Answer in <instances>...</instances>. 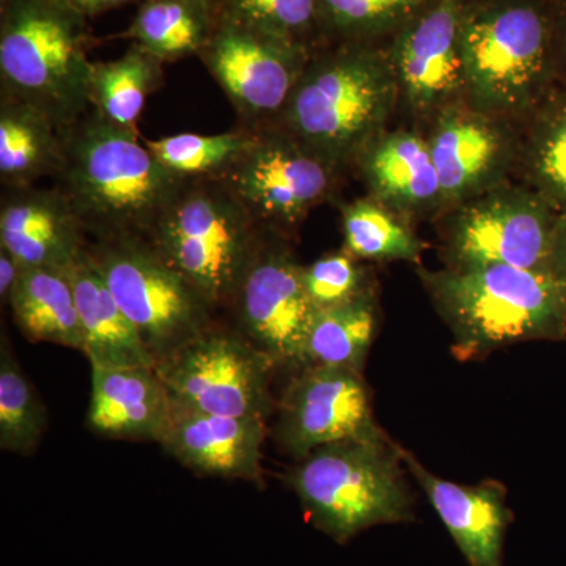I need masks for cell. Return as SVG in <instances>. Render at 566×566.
I'll return each instance as SVG.
<instances>
[{
	"label": "cell",
	"instance_id": "obj_1",
	"mask_svg": "<svg viewBox=\"0 0 566 566\" xmlns=\"http://www.w3.org/2000/svg\"><path fill=\"white\" fill-rule=\"evenodd\" d=\"M63 137L65 156L54 186L88 241L147 240L185 181L156 161L139 133L114 125L93 107L63 129Z\"/></svg>",
	"mask_w": 566,
	"mask_h": 566
},
{
	"label": "cell",
	"instance_id": "obj_2",
	"mask_svg": "<svg viewBox=\"0 0 566 566\" xmlns=\"http://www.w3.org/2000/svg\"><path fill=\"white\" fill-rule=\"evenodd\" d=\"M398 103L386 44H324L312 54L275 126L342 172L385 132Z\"/></svg>",
	"mask_w": 566,
	"mask_h": 566
},
{
	"label": "cell",
	"instance_id": "obj_3",
	"mask_svg": "<svg viewBox=\"0 0 566 566\" xmlns=\"http://www.w3.org/2000/svg\"><path fill=\"white\" fill-rule=\"evenodd\" d=\"M416 273L453 335L458 360H476L524 342L566 338V300L543 271L491 264Z\"/></svg>",
	"mask_w": 566,
	"mask_h": 566
},
{
	"label": "cell",
	"instance_id": "obj_4",
	"mask_svg": "<svg viewBox=\"0 0 566 566\" xmlns=\"http://www.w3.org/2000/svg\"><path fill=\"white\" fill-rule=\"evenodd\" d=\"M464 102L523 123L557 87L556 0H472Z\"/></svg>",
	"mask_w": 566,
	"mask_h": 566
},
{
	"label": "cell",
	"instance_id": "obj_5",
	"mask_svg": "<svg viewBox=\"0 0 566 566\" xmlns=\"http://www.w3.org/2000/svg\"><path fill=\"white\" fill-rule=\"evenodd\" d=\"M308 523L338 545L382 524L416 521L398 442L386 431L319 447L286 475Z\"/></svg>",
	"mask_w": 566,
	"mask_h": 566
},
{
	"label": "cell",
	"instance_id": "obj_6",
	"mask_svg": "<svg viewBox=\"0 0 566 566\" xmlns=\"http://www.w3.org/2000/svg\"><path fill=\"white\" fill-rule=\"evenodd\" d=\"M87 21L61 0L0 3V93L69 128L92 107Z\"/></svg>",
	"mask_w": 566,
	"mask_h": 566
},
{
	"label": "cell",
	"instance_id": "obj_7",
	"mask_svg": "<svg viewBox=\"0 0 566 566\" xmlns=\"http://www.w3.org/2000/svg\"><path fill=\"white\" fill-rule=\"evenodd\" d=\"M268 230L223 180L185 181L148 234L153 251L211 307H232Z\"/></svg>",
	"mask_w": 566,
	"mask_h": 566
},
{
	"label": "cell",
	"instance_id": "obj_8",
	"mask_svg": "<svg viewBox=\"0 0 566 566\" xmlns=\"http://www.w3.org/2000/svg\"><path fill=\"white\" fill-rule=\"evenodd\" d=\"M560 214L524 182L505 181L444 211L446 268L505 266L547 273Z\"/></svg>",
	"mask_w": 566,
	"mask_h": 566
},
{
	"label": "cell",
	"instance_id": "obj_9",
	"mask_svg": "<svg viewBox=\"0 0 566 566\" xmlns=\"http://www.w3.org/2000/svg\"><path fill=\"white\" fill-rule=\"evenodd\" d=\"M104 282L155 363L214 326V308L144 240L88 243Z\"/></svg>",
	"mask_w": 566,
	"mask_h": 566
},
{
	"label": "cell",
	"instance_id": "obj_10",
	"mask_svg": "<svg viewBox=\"0 0 566 566\" xmlns=\"http://www.w3.org/2000/svg\"><path fill=\"white\" fill-rule=\"evenodd\" d=\"M155 368L175 403L264 420L273 411L271 381L277 367L240 331L212 326L158 360Z\"/></svg>",
	"mask_w": 566,
	"mask_h": 566
},
{
	"label": "cell",
	"instance_id": "obj_11",
	"mask_svg": "<svg viewBox=\"0 0 566 566\" xmlns=\"http://www.w3.org/2000/svg\"><path fill=\"white\" fill-rule=\"evenodd\" d=\"M314 50L219 13L199 54L226 93L240 126L260 129L281 118Z\"/></svg>",
	"mask_w": 566,
	"mask_h": 566
},
{
	"label": "cell",
	"instance_id": "obj_12",
	"mask_svg": "<svg viewBox=\"0 0 566 566\" xmlns=\"http://www.w3.org/2000/svg\"><path fill=\"white\" fill-rule=\"evenodd\" d=\"M338 174L273 125L253 129L222 180L264 229L285 234L333 196Z\"/></svg>",
	"mask_w": 566,
	"mask_h": 566
},
{
	"label": "cell",
	"instance_id": "obj_13",
	"mask_svg": "<svg viewBox=\"0 0 566 566\" xmlns=\"http://www.w3.org/2000/svg\"><path fill=\"white\" fill-rule=\"evenodd\" d=\"M230 308L238 331L275 367H303L305 337L316 311L305 293L303 264L294 259L285 234L268 230Z\"/></svg>",
	"mask_w": 566,
	"mask_h": 566
},
{
	"label": "cell",
	"instance_id": "obj_14",
	"mask_svg": "<svg viewBox=\"0 0 566 566\" xmlns=\"http://www.w3.org/2000/svg\"><path fill=\"white\" fill-rule=\"evenodd\" d=\"M379 431L370 387L363 371L353 368H300L277 403L274 439L296 461L319 447Z\"/></svg>",
	"mask_w": 566,
	"mask_h": 566
},
{
	"label": "cell",
	"instance_id": "obj_15",
	"mask_svg": "<svg viewBox=\"0 0 566 566\" xmlns=\"http://www.w3.org/2000/svg\"><path fill=\"white\" fill-rule=\"evenodd\" d=\"M471 3L433 0L387 41L400 102L416 117L430 122L464 99L463 29Z\"/></svg>",
	"mask_w": 566,
	"mask_h": 566
},
{
	"label": "cell",
	"instance_id": "obj_16",
	"mask_svg": "<svg viewBox=\"0 0 566 566\" xmlns=\"http://www.w3.org/2000/svg\"><path fill=\"white\" fill-rule=\"evenodd\" d=\"M427 134L444 211L490 191L516 172L521 125L464 99L439 111ZM442 211V212H444Z\"/></svg>",
	"mask_w": 566,
	"mask_h": 566
},
{
	"label": "cell",
	"instance_id": "obj_17",
	"mask_svg": "<svg viewBox=\"0 0 566 566\" xmlns=\"http://www.w3.org/2000/svg\"><path fill=\"white\" fill-rule=\"evenodd\" d=\"M266 420L218 416L175 403L158 444L203 475L256 482L262 476Z\"/></svg>",
	"mask_w": 566,
	"mask_h": 566
},
{
	"label": "cell",
	"instance_id": "obj_18",
	"mask_svg": "<svg viewBox=\"0 0 566 566\" xmlns=\"http://www.w3.org/2000/svg\"><path fill=\"white\" fill-rule=\"evenodd\" d=\"M398 450L469 566H504L505 535L515 520L506 488L497 480L458 485L428 471L405 447Z\"/></svg>",
	"mask_w": 566,
	"mask_h": 566
},
{
	"label": "cell",
	"instance_id": "obj_19",
	"mask_svg": "<svg viewBox=\"0 0 566 566\" xmlns=\"http://www.w3.org/2000/svg\"><path fill=\"white\" fill-rule=\"evenodd\" d=\"M87 234L61 189L3 188L0 248L24 266L69 270L87 249Z\"/></svg>",
	"mask_w": 566,
	"mask_h": 566
},
{
	"label": "cell",
	"instance_id": "obj_20",
	"mask_svg": "<svg viewBox=\"0 0 566 566\" xmlns=\"http://www.w3.org/2000/svg\"><path fill=\"white\" fill-rule=\"evenodd\" d=\"M368 197L405 216L444 211L441 181L427 136L415 129H385L353 161Z\"/></svg>",
	"mask_w": 566,
	"mask_h": 566
},
{
	"label": "cell",
	"instance_id": "obj_21",
	"mask_svg": "<svg viewBox=\"0 0 566 566\" xmlns=\"http://www.w3.org/2000/svg\"><path fill=\"white\" fill-rule=\"evenodd\" d=\"M170 411L172 397L155 367H92L87 423L96 434L158 442Z\"/></svg>",
	"mask_w": 566,
	"mask_h": 566
},
{
	"label": "cell",
	"instance_id": "obj_22",
	"mask_svg": "<svg viewBox=\"0 0 566 566\" xmlns=\"http://www.w3.org/2000/svg\"><path fill=\"white\" fill-rule=\"evenodd\" d=\"M92 367H155L136 326L125 315L104 282L91 249L69 268Z\"/></svg>",
	"mask_w": 566,
	"mask_h": 566
},
{
	"label": "cell",
	"instance_id": "obj_23",
	"mask_svg": "<svg viewBox=\"0 0 566 566\" xmlns=\"http://www.w3.org/2000/svg\"><path fill=\"white\" fill-rule=\"evenodd\" d=\"M63 129L39 107L0 93V181L2 188L54 180L65 156Z\"/></svg>",
	"mask_w": 566,
	"mask_h": 566
},
{
	"label": "cell",
	"instance_id": "obj_24",
	"mask_svg": "<svg viewBox=\"0 0 566 566\" xmlns=\"http://www.w3.org/2000/svg\"><path fill=\"white\" fill-rule=\"evenodd\" d=\"M7 304L29 342L85 352L84 329L69 270L25 266Z\"/></svg>",
	"mask_w": 566,
	"mask_h": 566
},
{
	"label": "cell",
	"instance_id": "obj_25",
	"mask_svg": "<svg viewBox=\"0 0 566 566\" xmlns=\"http://www.w3.org/2000/svg\"><path fill=\"white\" fill-rule=\"evenodd\" d=\"M219 20L212 0H142L122 39L163 63L199 57Z\"/></svg>",
	"mask_w": 566,
	"mask_h": 566
},
{
	"label": "cell",
	"instance_id": "obj_26",
	"mask_svg": "<svg viewBox=\"0 0 566 566\" xmlns=\"http://www.w3.org/2000/svg\"><path fill=\"white\" fill-rule=\"evenodd\" d=\"M515 174L558 214L566 216V88L560 85L521 123Z\"/></svg>",
	"mask_w": 566,
	"mask_h": 566
},
{
	"label": "cell",
	"instance_id": "obj_27",
	"mask_svg": "<svg viewBox=\"0 0 566 566\" xmlns=\"http://www.w3.org/2000/svg\"><path fill=\"white\" fill-rule=\"evenodd\" d=\"M378 326L375 285L348 303L316 311L305 337L301 368L327 365L363 371Z\"/></svg>",
	"mask_w": 566,
	"mask_h": 566
},
{
	"label": "cell",
	"instance_id": "obj_28",
	"mask_svg": "<svg viewBox=\"0 0 566 566\" xmlns=\"http://www.w3.org/2000/svg\"><path fill=\"white\" fill-rule=\"evenodd\" d=\"M164 63L137 44L111 62H93L91 103L106 120L137 132L148 96L161 88Z\"/></svg>",
	"mask_w": 566,
	"mask_h": 566
},
{
	"label": "cell",
	"instance_id": "obj_29",
	"mask_svg": "<svg viewBox=\"0 0 566 566\" xmlns=\"http://www.w3.org/2000/svg\"><path fill=\"white\" fill-rule=\"evenodd\" d=\"M409 222L371 197L356 199L340 211L344 251L359 262H408L419 266L428 244Z\"/></svg>",
	"mask_w": 566,
	"mask_h": 566
},
{
	"label": "cell",
	"instance_id": "obj_30",
	"mask_svg": "<svg viewBox=\"0 0 566 566\" xmlns=\"http://www.w3.org/2000/svg\"><path fill=\"white\" fill-rule=\"evenodd\" d=\"M252 136L253 129L238 125L221 134L181 133L144 144L164 169L182 181L222 180Z\"/></svg>",
	"mask_w": 566,
	"mask_h": 566
},
{
	"label": "cell",
	"instance_id": "obj_31",
	"mask_svg": "<svg viewBox=\"0 0 566 566\" xmlns=\"http://www.w3.org/2000/svg\"><path fill=\"white\" fill-rule=\"evenodd\" d=\"M433 0H316L324 43L390 40Z\"/></svg>",
	"mask_w": 566,
	"mask_h": 566
},
{
	"label": "cell",
	"instance_id": "obj_32",
	"mask_svg": "<svg viewBox=\"0 0 566 566\" xmlns=\"http://www.w3.org/2000/svg\"><path fill=\"white\" fill-rule=\"evenodd\" d=\"M48 427L46 408L14 356L9 337L0 342V449L31 455Z\"/></svg>",
	"mask_w": 566,
	"mask_h": 566
},
{
	"label": "cell",
	"instance_id": "obj_33",
	"mask_svg": "<svg viewBox=\"0 0 566 566\" xmlns=\"http://www.w3.org/2000/svg\"><path fill=\"white\" fill-rule=\"evenodd\" d=\"M219 13L314 51L326 44L316 0H221Z\"/></svg>",
	"mask_w": 566,
	"mask_h": 566
},
{
	"label": "cell",
	"instance_id": "obj_34",
	"mask_svg": "<svg viewBox=\"0 0 566 566\" xmlns=\"http://www.w3.org/2000/svg\"><path fill=\"white\" fill-rule=\"evenodd\" d=\"M303 283L315 311L348 303L375 285L359 260L344 249L303 266Z\"/></svg>",
	"mask_w": 566,
	"mask_h": 566
},
{
	"label": "cell",
	"instance_id": "obj_35",
	"mask_svg": "<svg viewBox=\"0 0 566 566\" xmlns=\"http://www.w3.org/2000/svg\"><path fill=\"white\" fill-rule=\"evenodd\" d=\"M547 274L556 281L566 300V216H560L557 222L549 263H547Z\"/></svg>",
	"mask_w": 566,
	"mask_h": 566
},
{
	"label": "cell",
	"instance_id": "obj_36",
	"mask_svg": "<svg viewBox=\"0 0 566 566\" xmlns=\"http://www.w3.org/2000/svg\"><path fill=\"white\" fill-rule=\"evenodd\" d=\"M24 268V264L13 253L0 248V296H2L3 303L9 301Z\"/></svg>",
	"mask_w": 566,
	"mask_h": 566
},
{
	"label": "cell",
	"instance_id": "obj_37",
	"mask_svg": "<svg viewBox=\"0 0 566 566\" xmlns=\"http://www.w3.org/2000/svg\"><path fill=\"white\" fill-rule=\"evenodd\" d=\"M557 85L566 88V0H556Z\"/></svg>",
	"mask_w": 566,
	"mask_h": 566
},
{
	"label": "cell",
	"instance_id": "obj_38",
	"mask_svg": "<svg viewBox=\"0 0 566 566\" xmlns=\"http://www.w3.org/2000/svg\"><path fill=\"white\" fill-rule=\"evenodd\" d=\"M71 10L80 13L85 20L98 17L106 11L118 9V7L128 6L133 2H142V0H61Z\"/></svg>",
	"mask_w": 566,
	"mask_h": 566
},
{
	"label": "cell",
	"instance_id": "obj_39",
	"mask_svg": "<svg viewBox=\"0 0 566 566\" xmlns=\"http://www.w3.org/2000/svg\"><path fill=\"white\" fill-rule=\"evenodd\" d=\"M212 2H216L219 6V2H221V0H212Z\"/></svg>",
	"mask_w": 566,
	"mask_h": 566
}]
</instances>
